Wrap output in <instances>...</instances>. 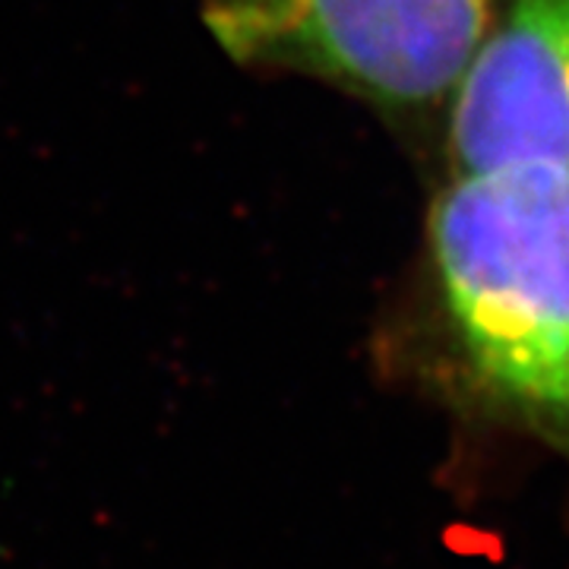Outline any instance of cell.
Masks as SVG:
<instances>
[{
    "label": "cell",
    "mask_w": 569,
    "mask_h": 569,
    "mask_svg": "<svg viewBox=\"0 0 569 569\" xmlns=\"http://www.w3.org/2000/svg\"><path fill=\"white\" fill-rule=\"evenodd\" d=\"M430 263L468 389L569 459V168L452 174Z\"/></svg>",
    "instance_id": "1"
},
{
    "label": "cell",
    "mask_w": 569,
    "mask_h": 569,
    "mask_svg": "<svg viewBox=\"0 0 569 569\" xmlns=\"http://www.w3.org/2000/svg\"><path fill=\"white\" fill-rule=\"evenodd\" d=\"M500 0H203L241 67L329 82L389 118L449 108Z\"/></svg>",
    "instance_id": "2"
},
{
    "label": "cell",
    "mask_w": 569,
    "mask_h": 569,
    "mask_svg": "<svg viewBox=\"0 0 569 569\" xmlns=\"http://www.w3.org/2000/svg\"><path fill=\"white\" fill-rule=\"evenodd\" d=\"M447 114L452 174L569 168V0H500Z\"/></svg>",
    "instance_id": "3"
}]
</instances>
